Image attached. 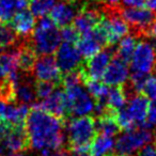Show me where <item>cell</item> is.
<instances>
[{"mask_svg":"<svg viewBox=\"0 0 156 156\" xmlns=\"http://www.w3.org/2000/svg\"><path fill=\"white\" fill-rule=\"evenodd\" d=\"M65 121L33 105L25 122L29 147L34 150H58L64 144Z\"/></svg>","mask_w":156,"mask_h":156,"instance_id":"cell-1","label":"cell"},{"mask_svg":"<svg viewBox=\"0 0 156 156\" xmlns=\"http://www.w3.org/2000/svg\"><path fill=\"white\" fill-rule=\"evenodd\" d=\"M30 46L37 55H51L58 49L61 43V35L50 16H42L31 39L28 40Z\"/></svg>","mask_w":156,"mask_h":156,"instance_id":"cell-2","label":"cell"},{"mask_svg":"<svg viewBox=\"0 0 156 156\" xmlns=\"http://www.w3.org/2000/svg\"><path fill=\"white\" fill-rule=\"evenodd\" d=\"M67 142L73 152H86L89 150L92 140L96 136L95 120L90 115H81L65 123Z\"/></svg>","mask_w":156,"mask_h":156,"instance_id":"cell-3","label":"cell"},{"mask_svg":"<svg viewBox=\"0 0 156 156\" xmlns=\"http://www.w3.org/2000/svg\"><path fill=\"white\" fill-rule=\"evenodd\" d=\"M149 126H138L128 129L118 138L115 144V153L119 156H132L154 141L155 136Z\"/></svg>","mask_w":156,"mask_h":156,"instance_id":"cell-4","label":"cell"},{"mask_svg":"<svg viewBox=\"0 0 156 156\" xmlns=\"http://www.w3.org/2000/svg\"><path fill=\"white\" fill-rule=\"evenodd\" d=\"M120 15L130 26L134 37H147L155 14L147 8L129 7L120 10Z\"/></svg>","mask_w":156,"mask_h":156,"instance_id":"cell-5","label":"cell"},{"mask_svg":"<svg viewBox=\"0 0 156 156\" xmlns=\"http://www.w3.org/2000/svg\"><path fill=\"white\" fill-rule=\"evenodd\" d=\"M65 98L67 105V115H87L94 110L95 103L93 98L79 85L65 89Z\"/></svg>","mask_w":156,"mask_h":156,"instance_id":"cell-6","label":"cell"},{"mask_svg":"<svg viewBox=\"0 0 156 156\" xmlns=\"http://www.w3.org/2000/svg\"><path fill=\"white\" fill-rule=\"evenodd\" d=\"M156 66V50L150 42L141 41L137 43L134 54L130 59V67L133 72L150 74Z\"/></svg>","mask_w":156,"mask_h":156,"instance_id":"cell-7","label":"cell"},{"mask_svg":"<svg viewBox=\"0 0 156 156\" xmlns=\"http://www.w3.org/2000/svg\"><path fill=\"white\" fill-rule=\"evenodd\" d=\"M113 55H115V51L111 48H107L105 50H100L98 54L88 58L85 66H83L81 64V66L79 67L83 83L86 79L100 80L104 75Z\"/></svg>","mask_w":156,"mask_h":156,"instance_id":"cell-8","label":"cell"},{"mask_svg":"<svg viewBox=\"0 0 156 156\" xmlns=\"http://www.w3.org/2000/svg\"><path fill=\"white\" fill-rule=\"evenodd\" d=\"M56 62L62 73L78 69L83 64V57L74 44H60L56 50Z\"/></svg>","mask_w":156,"mask_h":156,"instance_id":"cell-9","label":"cell"},{"mask_svg":"<svg viewBox=\"0 0 156 156\" xmlns=\"http://www.w3.org/2000/svg\"><path fill=\"white\" fill-rule=\"evenodd\" d=\"M32 72L37 80L50 81L56 85H60L61 71L56 59L51 57V55H45L37 59Z\"/></svg>","mask_w":156,"mask_h":156,"instance_id":"cell-10","label":"cell"},{"mask_svg":"<svg viewBox=\"0 0 156 156\" xmlns=\"http://www.w3.org/2000/svg\"><path fill=\"white\" fill-rule=\"evenodd\" d=\"M102 12L93 7H89L88 3L81 7L73 20V26L79 34H86L92 31L102 20Z\"/></svg>","mask_w":156,"mask_h":156,"instance_id":"cell-11","label":"cell"},{"mask_svg":"<svg viewBox=\"0 0 156 156\" xmlns=\"http://www.w3.org/2000/svg\"><path fill=\"white\" fill-rule=\"evenodd\" d=\"M128 77H129V69L127 63L115 56L109 62L102 78L104 83H106L107 86L115 87V86L124 85Z\"/></svg>","mask_w":156,"mask_h":156,"instance_id":"cell-12","label":"cell"},{"mask_svg":"<svg viewBox=\"0 0 156 156\" xmlns=\"http://www.w3.org/2000/svg\"><path fill=\"white\" fill-rule=\"evenodd\" d=\"M42 108L43 110L47 111L48 113L59 118V119L66 120L67 115V105L65 93L62 90L55 89L50 95H48L44 101L39 104H35Z\"/></svg>","mask_w":156,"mask_h":156,"instance_id":"cell-13","label":"cell"},{"mask_svg":"<svg viewBox=\"0 0 156 156\" xmlns=\"http://www.w3.org/2000/svg\"><path fill=\"white\" fill-rule=\"evenodd\" d=\"M149 98L142 93H139L130 98L126 107L130 118L138 126H150L147 123V109H149Z\"/></svg>","mask_w":156,"mask_h":156,"instance_id":"cell-14","label":"cell"},{"mask_svg":"<svg viewBox=\"0 0 156 156\" xmlns=\"http://www.w3.org/2000/svg\"><path fill=\"white\" fill-rule=\"evenodd\" d=\"M77 5L74 3L63 1L59 2L58 5H55L54 8L50 10V18L54 20L57 27H66L73 23L74 17L77 14Z\"/></svg>","mask_w":156,"mask_h":156,"instance_id":"cell-15","label":"cell"},{"mask_svg":"<svg viewBox=\"0 0 156 156\" xmlns=\"http://www.w3.org/2000/svg\"><path fill=\"white\" fill-rule=\"evenodd\" d=\"M2 142L7 149V152H9L10 154L20 153L27 150V147H29V142L25 126L12 127Z\"/></svg>","mask_w":156,"mask_h":156,"instance_id":"cell-16","label":"cell"},{"mask_svg":"<svg viewBox=\"0 0 156 156\" xmlns=\"http://www.w3.org/2000/svg\"><path fill=\"white\" fill-rule=\"evenodd\" d=\"M11 26L15 32L23 37H29L35 27V16L30 10H20L16 12L11 20Z\"/></svg>","mask_w":156,"mask_h":156,"instance_id":"cell-17","label":"cell"},{"mask_svg":"<svg viewBox=\"0 0 156 156\" xmlns=\"http://www.w3.org/2000/svg\"><path fill=\"white\" fill-rule=\"evenodd\" d=\"M75 46L77 47L78 51L80 52L81 57H83L85 59L94 56L100 51L101 48L104 47L103 44L95 37L93 30L90 31L89 33H86V34H81L77 43L75 44Z\"/></svg>","mask_w":156,"mask_h":156,"instance_id":"cell-18","label":"cell"},{"mask_svg":"<svg viewBox=\"0 0 156 156\" xmlns=\"http://www.w3.org/2000/svg\"><path fill=\"white\" fill-rule=\"evenodd\" d=\"M115 140L113 137L96 134L89 147L91 156H112L115 155Z\"/></svg>","mask_w":156,"mask_h":156,"instance_id":"cell-19","label":"cell"},{"mask_svg":"<svg viewBox=\"0 0 156 156\" xmlns=\"http://www.w3.org/2000/svg\"><path fill=\"white\" fill-rule=\"evenodd\" d=\"M115 112H108L102 115H98V119L95 120L96 134L106 135V136L115 137L120 133V126L118 125L115 117Z\"/></svg>","mask_w":156,"mask_h":156,"instance_id":"cell-20","label":"cell"},{"mask_svg":"<svg viewBox=\"0 0 156 156\" xmlns=\"http://www.w3.org/2000/svg\"><path fill=\"white\" fill-rule=\"evenodd\" d=\"M17 58H18V67L23 72H29L32 71L33 65L37 60V54L33 50V48L30 46L29 42L26 44H23L17 49Z\"/></svg>","mask_w":156,"mask_h":156,"instance_id":"cell-21","label":"cell"},{"mask_svg":"<svg viewBox=\"0 0 156 156\" xmlns=\"http://www.w3.org/2000/svg\"><path fill=\"white\" fill-rule=\"evenodd\" d=\"M126 100H127V98H126L123 85L115 86V87L109 88L105 103H106L107 107H108L110 110L115 112L117 110H119L122 107L125 106Z\"/></svg>","mask_w":156,"mask_h":156,"instance_id":"cell-22","label":"cell"},{"mask_svg":"<svg viewBox=\"0 0 156 156\" xmlns=\"http://www.w3.org/2000/svg\"><path fill=\"white\" fill-rule=\"evenodd\" d=\"M137 41L136 37L134 35H127L120 40V44L118 46L117 50L115 51V56L121 59L125 63H129L130 59L134 54V50L136 48Z\"/></svg>","mask_w":156,"mask_h":156,"instance_id":"cell-23","label":"cell"},{"mask_svg":"<svg viewBox=\"0 0 156 156\" xmlns=\"http://www.w3.org/2000/svg\"><path fill=\"white\" fill-rule=\"evenodd\" d=\"M37 98L34 91V86L27 83H20L15 88V102L18 104H33Z\"/></svg>","mask_w":156,"mask_h":156,"instance_id":"cell-24","label":"cell"},{"mask_svg":"<svg viewBox=\"0 0 156 156\" xmlns=\"http://www.w3.org/2000/svg\"><path fill=\"white\" fill-rule=\"evenodd\" d=\"M89 94L95 100V102H105L107 93H108V86L104 83H100L98 79H86L83 81Z\"/></svg>","mask_w":156,"mask_h":156,"instance_id":"cell-25","label":"cell"},{"mask_svg":"<svg viewBox=\"0 0 156 156\" xmlns=\"http://www.w3.org/2000/svg\"><path fill=\"white\" fill-rule=\"evenodd\" d=\"M17 41V33L11 25L5 22H0V49L11 47Z\"/></svg>","mask_w":156,"mask_h":156,"instance_id":"cell-26","label":"cell"},{"mask_svg":"<svg viewBox=\"0 0 156 156\" xmlns=\"http://www.w3.org/2000/svg\"><path fill=\"white\" fill-rule=\"evenodd\" d=\"M0 62L2 64L3 69H5V74L10 75V74L17 73L20 67H18V58H17V50L16 51H10L5 52L0 56Z\"/></svg>","mask_w":156,"mask_h":156,"instance_id":"cell-27","label":"cell"},{"mask_svg":"<svg viewBox=\"0 0 156 156\" xmlns=\"http://www.w3.org/2000/svg\"><path fill=\"white\" fill-rule=\"evenodd\" d=\"M30 11L34 16L42 17L50 12L56 5V0H32L30 1Z\"/></svg>","mask_w":156,"mask_h":156,"instance_id":"cell-28","label":"cell"},{"mask_svg":"<svg viewBox=\"0 0 156 156\" xmlns=\"http://www.w3.org/2000/svg\"><path fill=\"white\" fill-rule=\"evenodd\" d=\"M16 12V0H0V22H10Z\"/></svg>","mask_w":156,"mask_h":156,"instance_id":"cell-29","label":"cell"},{"mask_svg":"<svg viewBox=\"0 0 156 156\" xmlns=\"http://www.w3.org/2000/svg\"><path fill=\"white\" fill-rule=\"evenodd\" d=\"M113 117H115V121H117L118 125L120 126V129L121 130H128L134 128L135 122L130 118L126 107H122L121 109L115 111L113 113Z\"/></svg>","mask_w":156,"mask_h":156,"instance_id":"cell-30","label":"cell"},{"mask_svg":"<svg viewBox=\"0 0 156 156\" xmlns=\"http://www.w3.org/2000/svg\"><path fill=\"white\" fill-rule=\"evenodd\" d=\"M56 83H50V81L37 80L34 85L35 95L40 100H44L54 92V90L56 89Z\"/></svg>","mask_w":156,"mask_h":156,"instance_id":"cell-31","label":"cell"},{"mask_svg":"<svg viewBox=\"0 0 156 156\" xmlns=\"http://www.w3.org/2000/svg\"><path fill=\"white\" fill-rule=\"evenodd\" d=\"M60 35H61V40H63V42L74 44V45L77 43V41L80 37V34L75 29V27L69 26V25L66 27H63L60 32Z\"/></svg>","mask_w":156,"mask_h":156,"instance_id":"cell-32","label":"cell"},{"mask_svg":"<svg viewBox=\"0 0 156 156\" xmlns=\"http://www.w3.org/2000/svg\"><path fill=\"white\" fill-rule=\"evenodd\" d=\"M142 94L152 101H156V76H150L147 78Z\"/></svg>","mask_w":156,"mask_h":156,"instance_id":"cell-33","label":"cell"},{"mask_svg":"<svg viewBox=\"0 0 156 156\" xmlns=\"http://www.w3.org/2000/svg\"><path fill=\"white\" fill-rule=\"evenodd\" d=\"M147 123L151 125H156V101H153L149 105L147 115Z\"/></svg>","mask_w":156,"mask_h":156,"instance_id":"cell-34","label":"cell"},{"mask_svg":"<svg viewBox=\"0 0 156 156\" xmlns=\"http://www.w3.org/2000/svg\"><path fill=\"white\" fill-rule=\"evenodd\" d=\"M136 156H156V144H147L140 149Z\"/></svg>","mask_w":156,"mask_h":156,"instance_id":"cell-35","label":"cell"},{"mask_svg":"<svg viewBox=\"0 0 156 156\" xmlns=\"http://www.w3.org/2000/svg\"><path fill=\"white\" fill-rule=\"evenodd\" d=\"M40 156H69L65 150H43Z\"/></svg>","mask_w":156,"mask_h":156,"instance_id":"cell-36","label":"cell"},{"mask_svg":"<svg viewBox=\"0 0 156 156\" xmlns=\"http://www.w3.org/2000/svg\"><path fill=\"white\" fill-rule=\"evenodd\" d=\"M11 128H12V126L10 125L9 123H7L5 120L0 119V141L5 138V136H7L10 130H11Z\"/></svg>","mask_w":156,"mask_h":156,"instance_id":"cell-37","label":"cell"},{"mask_svg":"<svg viewBox=\"0 0 156 156\" xmlns=\"http://www.w3.org/2000/svg\"><path fill=\"white\" fill-rule=\"evenodd\" d=\"M145 7L156 13V0H145Z\"/></svg>","mask_w":156,"mask_h":156,"instance_id":"cell-38","label":"cell"},{"mask_svg":"<svg viewBox=\"0 0 156 156\" xmlns=\"http://www.w3.org/2000/svg\"><path fill=\"white\" fill-rule=\"evenodd\" d=\"M147 37H155V39H156V16H155V18H154L153 23H152L151 27H150L149 35H147Z\"/></svg>","mask_w":156,"mask_h":156,"instance_id":"cell-39","label":"cell"},{"mask_svg":"<svg viewBox=\"0 0 156 156\" xmlns=\"http://www.w3.org/2000/svg\"><path fill=\"white\" fill-rule=\"evenodd\" d=\"M5 77H7V74H5L2 64H1V62H0V83H1L2 80H5Z\"/></svg>","mask_w":156,"mask_h":156,"instance_id":"cell-40","label":"cell"},{"mask_svg":"<svg viewBox=\"0 0 156 156\" xmlns=\"http://www.w3.org/2000/svg\"><path fill=\"white\" fill-rule=\"evenodd\" d=\"M5 153H7V149H5V144H3L2 140H1V141H0V156L5 155Z\"/></svg>","mask_w":156,"mask_h":156,"instance_id":"cell-41","label":"cell"},{"mask_svg":"<svg viewBox=\"0 0 156 156\" xmlns=\"http://www.w3.org/2000/svg\"><path fill=\"white\" fill-rule=\"evenodd\" d=\"M72 156H91L90 154H87L86 152H74Z\"/></svg>","mask_w":156,"mask_h":156,"instance_id":"cell-42","label":"cell"},{"mask_svg":"<svg viewBox=\"0 0 156 156\" xmlns=\"http://www.w3.org/2000/svg\"><path fill=\"white\" fill-rule=\"evenodd\" d=\"M122 1H123L126 5H128V7H130L132 3H133V0H122Z\"/></svg>","mask_w":156,"mask_h":156,"instance_id":"cell-43","label":"cell"},{"mask_svg":"<svg viewBox=\"0 0 156 156\" xmlns=\"http://www.w3.org/2000/svg\"><path fill=\"white\" fill-rule=\"evenodd\" d=\"M7 156H25V155L20 152V153H11L10 155H7Z\"/></svg>","mask_w":156,"mask_h":156,"instance_id":"cell-44","label":"cell"},{"mask_svg":"<svg viewBox=\"0 0 156 156\" xmlns=\"http://www.w3.org/2000/svg\"><path fill=\"white\" fill-rule=\"evenodd\" d=\"M112 156H119V155H115H115H112Z\"/></svg>","mask_w":156,"mask_h":156,"instance_id":"cell-45","label":"cell"},{"mask_svg":"<svg viewBox=\"0 0 156 156\" xmlns=\"http://www.w3.org/2000/svg\"><path fill=\"white\" fill-rule=\"evenodd\" d=\"M101 1H102V2H103V0H101Z\"/></svg>","mask_w":156,"mask_h":156,"instance_id":"cell-46","label":"cell"},{"mask_svg":"<svg viewBox=\"0 0 156 156\" xmlns=\"http://www.w3.org/2000/svg\"><path fill=\"white\" fill-rule=\"evenodd\" d=\"M30 1H32V0H30Z\"/></svg>","mask_w":156,"mask_h":156,"instance_id":"cell-47","label":"cell"}]
</instances>
